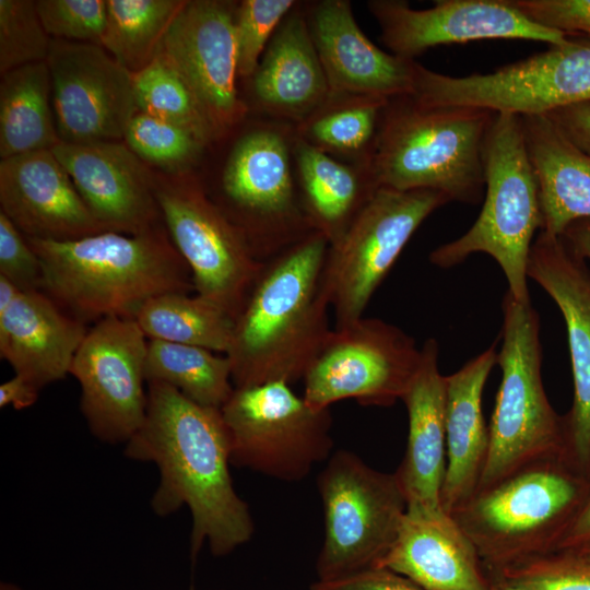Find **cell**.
Listing matches in <instances>:
<instances>
[{
	"instance_id": "6da1fadb",
	"label": "cell",
	"mask_w": 590,
	"mask_h": 590,
	"mask_svg": "<svg viewBox=\"0 0 590 590\" xmlns=\"http://www.w3.org/2000/svg\"><path fill=\"white\" fill-rule=\"evenodd\" d=\"M146 388L145 420L123 453L157 467L160 482L151 499L156 516L189 508L191 560L205 542L214 556L227 555L250 541L255 523L229 473L231 444L221 409L200 405L163 382H146Z\"/></svg>"
},
{
	"instance_id": "7a4b0ae2",
	"label": "cell",
	"mask_w": 590,
	"mask_h": 590,
	"mask_svg": "<svg viewBox=\"0 0 590 590\" xmlns=\"http://www.w3.org/2000/svg\"><path fill=\"white\" fill-rule=\"evenodd\" d=\"M328 248L310 232L263 263L225 354L234 388L304 378L332 330L321 288Z\"/></svg>"
},
{
	"instance_id": "3957f363",
	"label": "cell",
	"mask_w": 590,
	"mask_h": 590,
	"mask_svg": "<svg viewBox=\"0 0 590 590\" xmlns=\"http://www.w3.org/2000/svg\"><path fill=\"white\" fill-rule=\"evenodd\" d=\"M26 239L40 261V291L86 324L133 319L152 297L193 290L191 271L162 226L139 235L108 231L68 241Z\"/></svg>"
},
{
	"instance_id": "277c9868",
	"label": "cell",
	"mask_w": 590,
	"mask_h": 590,
	"mask_svg": "<svg viewBox=\"0 0 590 590\" xmlns=\"http://www.w3.org/2000/svg\"><path fill=\"white\" fill-rule=\"evenodd\" d=\"M497 113L469 106H429L411 95L385 106L366 163L379 187L428 189L449 201L476 204L485 192L484 149Z\"/></svg>"
},
{
	"instance_id": "5b68a950",
	"label": "cell",
	"mask_w": 590,
	"mask_h": 590,
	"mask_svg": "<svg viewBox=\"0 0 590 590\" xmlns=\"http://www.w3.org/2000/svg\"><path fill=\"white\" fill-rule=\"evenodd\" d=\"M589 493L590 479L566 459H551L476 491L451 517L493 575L556 552Z\"/></svg>"
},
{
	"instance_id": "8992f818",
	"label": "cell",
	"mask_w": 590,
	"mask_h": 590,
	"mask_svg": "<svg viewBox=\"0 0 590 590\" xmlns=\"http://www.w3.org/2000/svg\"><path fill=\"white\" fill-rule=\"evenodd\" d=\"M484 178L485 197L477 219L462 236L434 249L429 261L448 269L471 255H489L503 270L512 297L530 303L528 263L543 215L520 116H495L484 149Z\"/></svg>"
},
{
	"instance_id": "52a82bcc",
	"label": "cell",
	"mask_w": 590,
	"mask_h": 590,
	"mask_svg": "<svg viewBox=\"0 0 590 590\" xmlns=\"http://www.w3.org/2000/svg\"><path fill=\"white\" fill-rule=\"evenodd\" d=\"M502 308L503 343L496 357L502 380L476 491L541 461L565 459L564 418L552 408L542 380L539 314L531 302H517L508 291Z\"/></svg>"
},
{
	"instance_id": "ba28073f",
	"label": "cell",
	"mask_w": 590,
	"mask_h": 590,
	"mask_svg": "<svg viewBox=\"0 0 590 590\" xmlns=\"http://www.w3.org/2000/svg\"><path fill=\"white\" fill-rule=\"evenodd\" d=\"M411 96L429 106H469L520 117L590 101V35L570 34L542 52L488 73L451 76L416 62Z\"/></svg>"
},
{
	"instance_id": "9c48e42d",
	"label": "cell",
	"mask_w": 590,
	"mask_h": 590,
	"mask_svg": "<svg viewBox=\"0 0 590 590\" xmlns=\"http://www.w3.org/2000/svg\"><path fill=\"white\" fill-rule=\"evenodd\" d=\"M324 538L316 562L318 580L376 567L392 546L406 499L394 473L378 471L356 453L339 450L317 477Z\"/></svg>"
},
{
	"instance_id": "30bf717a",
	"label": "cell",
	"mask_w": 590,
	"mask_h": 590,
	"mask_svg": "<svg viewBox=\"0 0 590 590\" xmlns=\"http://www.w3.org/2000/svg\"><path fill=\"white\" fill-rule=\"evenodd\" d=\"M221 413L237 468L297 482L331 456L330 409L310 406L286 382L234 388Z\"/></svg>"
},
{
	"instance_id": "8fae6325",
	"label": "cell",
	"mask_w": 590,
	"mask_h": 590,
	"mask_svg": "<svg viewBox=\"0 0 590 590\" xmlns=\"http://www.w3.org/2000/svg\"><path fill=\"white\" fill-rule=\"evenodd\" d=\"M428 189L396 190L379 187L357 216L329 245L321 288L334 315V328L364 317L371 296L420 225L449 203Z\"/></svg>"
},
{
	"instance_id": "7c38bea8",
	"label": "cell",
	"mask_w": 590,
	"mask_h": 590,
	"mask_svg": "<svg viewBox=\"0 0 590 590\" xmlns=\"http://www.w3.org/2000/svg\"><path fill=\"white\" fill-rule=\"evenodd\" d=\"M291 143L275 127L256 128L233 146L221 179V209L266 262L314 232L294 185Z\"/></svg>"
},
{
	"instance_id": "4fadbf2b",
	"label": "cell",
	"mask_w": 590,
	"mask_h": 590,
	"mask_svg": "<svg viewBox=\"0 0 590 590\" xmlns=\"http://www.w3.org/2000/svg\"><path fill=\"white\" fill-rule=\"evenodd\" d=\"M154 193L165 229L191 271L196 294L236 319L264 262L197 182L155 176Z\"/></svg>"
},
{
	"instance_id": "5bb4252c",
	"label": "cell",
	"mask_w": 590,
	"mask_h": 590,
	"mask_svg": "<svg viewBox=\"0 0 590 590\" xmlns=\"http://www.w3.org/2000/svg\"><path fill=\"white\" fill-rule=\"evenodd\" d=\"M420 362L421 347L402 329L362 317L331 330L303 378V398L318 410L345 399L390 406L402 399Z\"/></svg>"
},
{
	"instance_id": "9a60e30c",
	"label": "cell",
	"mask_w": 590,
	"mask_h": 590,
	"mask_svg": "<svg viewBox=\"0 0 590 590\" xmlns=\"http://www.w3.org/2000/svg\"><path fill=\"white\" fill-rule=\"evenodd\" d=\"M148 341L134 319L107 317L88 328L75 353L69 374L81 388L80 409L104 442L126 444L145 420Z\"/></svg>"
},
{
	"instance_id": "2e32d148",
	"label": "cell",
	"mask_w": 590,
	"mask_h": 590,
	"mask_svg": "<svg viewBox=\"0 0 590 590\" xmlns=\"http://www.w3.org/2000/svg\"><path fill=\"white\" fill-rule=\"evenodd\" d=\"M46 63L60 142L123 140L139 111L133 73L99 45L56 38Z\"/></svg>"
},
{
	"instance_id": "e0dca14e",
	"label": "cell",
	"mask_w": 590,
	"mask_h": 590,
	"mask_svg": "<svg viewBox=\"0 0 590 590\" xmlns=\"http://www.w3.org/2000/svg\"><path fill=\"white\" fill-rule=\"evenodd\" d=\"M368 9L391 54L415 60L438 45L484 39H524L558 45L566 34L522 13L512 0H437L429 9H413L402 0H371Z\"/></svg>"
},
{
	"instance_id": "ac0fdd59",
	"label": "cell",
	"mask_w": 590,
	"mask_h": 590,
	"mask_svg": "<svg viewBox=\"0 0 590 590\" xmlns=\"http://www.w3.org/2000/svg\"><path fill=\"white\" fill-rule=\"evenodd\" d=\"M235 17L231 2L185 0L157 51L187 82L222 134L247 113L236 87Z\"/></svg>"
},
{
	"instance_id": "d6986e66",
	"label": "cell",
	"mask_w": 590,
	"mask_h": 590,
	"mask_svg": "<svg viewBox=\"0 0 590 590\" xmlns=\"http://www.w3.org/2000/svg\"><path fill=\"white\" fill-rule=\"evenodd\" d=\"M528 278L555 302L566 324L574 402L563 417L565 459L590 479V270L563 236L541 231L531 247Z\"/></svg>"
},
{
	"instance_id": "ffe728a7",
	"label": "cell",
	"mask_w": 590,
	"mask_h": 590,
	"mask_svg": "<svg viewBox=\"0 0 590 590\" xmlns=\"http://www.w3.org/2000/svg\"><path fill=\"white\" fill-rule=\"evenodd\" d=\"M51 151L88 210L108 231L139 235L161 227L155 175L125 143L59 142Z\"/></svg>"
},
{
	"instance_id": "44dd1931",
	"label": "cell",
	"mask_w": 590,
	"mask_h": 590,
	"mask_svg": "<svg viewBox=\"0 0 590 590\" xmlns=\"http://www.w3.org/2000/svg\"><path fill=\"white\" fill-rule=\"evenodd\" d=\"M0 205L28 238L68 241L108 232L51 150L1 160Z\"/></svg>"
},
{
	"instance_id": "7402d4cb",
	"label": "cell",
	"mask_w": 590,
	"mask_h": 590,
	"mask_svg": "<svg viewBox=\"0 0 590 590\" xmlns=\"http://www.w3.org/2000/svg\"><path fill=\"white\" fill-rule=\"evenodd\" d=\"M330 93L387 99L411 95L416 61L377 47L359 28L346 0H322L305 14Z\"/></svg>"
},
{
	"instance_id": "603a6c76",
	"label": "cell",
	"mask_w": 590,
	"mask_h": 590,
	"mask_svg": "<svg viewBox=\"0 0 590 590\" xmlns=\"http://www.w3.org/2000/svg\"><path fill=\"white\" fill-rule=\"evenodd\" d=\"M376 567L424 590H492L475 545L442 508L408 505L392 546Z\"/></svg>"
},
{
	"instance_id": "cb8c5ba5",
	"label": "cell",
	"mask_w": 590,
	"mask_h": 590,
	"mask_svg": "<svg viewBox=\"0 0 590 590\" xmlns=\"http://www.w3.org/2000/svg\"><path fill=\"white\" fill-rule=\"evenodd\" d=\"M87 330L43 291H21L0 309V357L42 390L70 373Z\"/></svg>"
},
{
	"instance_id": "d4e9b609",
	"label": "cell",
	"mask_w": 590,
	"mask_h": 590,
	"mask_svg": "<svg viewBox=\"0 0 590 590\" xmlns=\"http://www.w3.org/2000/svg\"><path fill=\"white\" fill-rule=\"evenodd\" d=\"M438 342L421 347L420 366L405 390L409 430L404 457L394 472L408 505L438 509L446 473V376L438 366Z\"/></svg>"
},
{
	"instance_id": "484cf974",
	"label": "cell",
	"mask_w": 590,
	"mask_h": 590,
	"mask_svg": "<svg viewBox=\"0 0 590 590\" xmlns=\"http://www.w3.org/2000/svg\"><path fill=\"white\" fill-rule=\"evenodd\" d=\"M496 357L494 343L446 376L447 464L440 506L449 515L476 492L485 468L489 435L482 396Z\"/></svg>"
},
{
	"instance_id": "4316f807",
	"label": "cell",
	"mask_w": 590,
	"mask_h": 590,
	"mask_svg": "<svg viewBox=\"0 0 590 590\" xmlns=\"http://www.w3.org/2000/svg\"><path fill=\"white\" fill-rule=\"evenodd\" d=\"M251 80L261 108L297 123L326 101L330 90L305 13L293 9L286 15Z\"/></svg>"
},
{
	"instance_id": "83f0119b",
	"label": "cell",
	"mask_w": 590,
	"mask_h": 590,
	"mask_svg": "<svg viewBox=\"0 0 590 590\" xmlns=\"http://www.w3.org/2000/svg\"><path fill=\"white\" fill-rule=\"evenodd\" d=\"M521 122L539 185L542 232L562 236L571 223L590 220V154L546 115L523 116Z\"/></svg>"
},
{
	"instance_id": "f1b7e54d",
	"label": "cell",
	"mask_w": 590,
	"mask_h": 590,
	"mask_svg": "<svg viewBox=\"0 0 590 590\" xmlns=\"http://www.w3.org/2000/svg\"><path fill=\"white\" fill-rule=\"evenodd\" d=\"M293 153L305 216L330 245L344 234L378 187L366 165L342 163L296 135Z\"/></svg>"
},
{
	"instance_id": "f546056e",
	"label": "cell",
	"mask_w": 590,
	"mask_h": 590,
	"mask_svg": "<svg viewBox=\"0 0 590 590\" xmlns=\"http://www.w3.org/2000/svg\"><path fill=\"white\" fill-rule=\"evenodd\" d=\"M2 75L0 84L1 160L51 150L60 140L46 61L25 64Z\"/></svg>"
},
{
	"instance_id": "4dcf8cb0",
	"label": "cell",
	"mask_w": 590,
	"mask_h": 590,
	"mask_svg": "<svg viewBox=\"0 0 590 590\" xmlns=\"http://www.w3.org/2000/svg\"><path fill=\"white\" fill-rule=\"evenodd\" d=\"M149 340L194 345L226 354L235 319L214 303L189 293L152 297L134 318Z\"/></svg>"
},
{
	"instance_id": "1f68e13d",
	"label": "cell",
	"mask_w": 590,
	"mask_h": 590,
	"mask_svg": "<svg viewBox=\"0 0 590 590\" xmlns=\"http://www.w3.org/2000/svg\"><path fill=\"white\" fill-rule=\"evenodd\" d=\"M388 101L329 93L317 109L297 123L295 135L332 156L357 157L359 165H366Z\"/></svg>"
},
{
	"instance_id": "d6a6232c",
	"label": "cell",
	"mask_w": 590,
	"mask_h": 590,
	"mask_svg": "<svg viewBox=\"0 0 590 590\" xmlns=\"http://www.w3.org/2000/svg\"><path fill=\"white\" fill-rule=\"evenodd\" d=\"M144 375L146 382L166 384L214 409H221L234 390L228 357L194 345L149 340Z\"/></svg>"
},
{
	"instance_id": "836d02e7",
	"label": "cell",
	"mask_w": 590,
	"mask_h": 590,
	"mask_svg": "<svg viewBox=\"0 0 590 590\" xmlns=\"http://www.w3.org/2000/svg\"><path fill=\"white\" fill-rule=\"evenodd\" d=\"M107 21L101 46L137 73L157 56L160 44L182 0H106Z\"/></svg>"
},
{
	"instance_id": "e575fe53",
	"label": "cell",
	"mask_w": 590,
	"mask_h": 590,
	"mask_svg": "<svg viewBox=\"0 0 590 590\" xmlns=\"http://www.w3.org/2000/svg\"><path fill=\"white\" fill-rule=\"evenodd\" d=\"M133 81L139 111L189 130L205 146L223 135L187 82L162 57L134 73Z\"/></svg>"
},
{
	"instance_id": "d590c367",
	"label": "cell",
	"mask_w": 590,
	"mask_h": 590,
	"mask_svg": "<svg viewBox=\"0 0 590 590\" xmlns=\"http://www.w3.org/2000/svg\"><path fill=\"white\" fill-rule=\"evenodd\" d=\"M125 144L144 163L181 174L205 145L189 130L138 111L123 135Z\"/></svg>"
},
{
	"instance_id": "8d00e7d4",
	"label": "cell",
	"mask_w": 590,
	"mask_h": 590,
	"mask_svg": "<svg viewBox=\"0 0 590 590\" xmlns=\"http://www.w3.org/2000/svg\"><path fill=\"white\" fill-rule=\"evenodd\" d=\"M52 38L39 19L36 1L0 0V72L46 61Z\"/></svg>"
},
{
	"instance_id": "74e56055",
	"label": "cell",
	"mask_w": 590,
	"mask_h": 590,
	"mask_svg": "<svg viewBox=\"0 0 590 590\" xmlns=\"http://www.w3.org/2000/svg\"><path fill=\"white\" fill-rule=\"evenodd\" d=\"M293 0H244L236 8L237 73L251 78L275 31L295 8Z\"/></svg>"
},
{
	"instance_id": "f35d334b",
	"label": "cell",
	"mask_w": 590,
	"mask_h": 590,
	"mask_svg": "<svg viewBox=\"0 0 590 590\" xmlns=\"http://www.w3.org/2000/svg\"><path fill=\"white\" fill-rule=\"evenodd\" d=\"M493 575L527 590H590V563L574 551L552 552Z\"/></svg>"
},
{
	"instance_id": "ab89813d",
	"label": "cell",
	"mask_w": 590,
	"mask_h": 590,
	"mask_svg": "<svg viewBox=\"0 0 590 590\" xmlns=\"http://www.w3.org/2000/svg\"><path fill=\"white\" fill-rule=\"evenodd\" d=\"M36 9L51 38L101 46L107 21L105 0H38Z\"/></svg>"
},
{
	"instance_id": "60d3db41",
	"label": "cell",
	"mask_w": 590,
	"mask_h": 590,
	"mask_svg": "<svg viewBox=\"0 0 590 590\" xmlns=\"http://www.w3.org/2000/svg\"><path fill=\"white\" fill-rule=\"evenodd\" d=\"M0 275L21 291L40 290L42 266L24 234L0 211Z\"/></svg>"
},
{
	"instance_id": "b9f144b4",
	"label": "cell",
	"mask_w": 590,
	"mask_h": 590,
	"mask_svg": "<svg viewBox=\"0 0 590 590\" xmlns=\"http://www.w3.org/2000/svg\"><path fill=\"white\" fill-rule=\"evenodd\" d=\"M527 16L566 35H590V0H512Z\"/></svg>"
},
{
	"instance_id": "7bdbcfd3",
	"label": "cell",
	"mask_w": 590,
	"mask_h": 590,
	"mask_svg": "<svg viewBox=\"0 0 590 590\" xmlns=\"http://www.w3.org/2000/svg\"><path fill=\"white\" fill-rule=\"evenodd\" d=\"M310 590H424L411 579L385 567H370L337 579L317 580Z\"/></svg>"
},
{
	"instance_id": "ee69618b",
	"label": "cell",
	"mask_w": 590,
	"mask_h": 590,
	"mask_svg": "<svg viewBox=\"0 0 590 590\" xmlns=\"http://www.w3.org/2000/svg\"><path fill=\"white\" fill-rule=\"evenodd\" d=\"M546 116L571 142L590 154V101L560 107Z\"/></svg>"
},
{
	"instance_id": "f6af8a7d",
	"label": "cell",
	"mask_w": 590,
	"mask_h": 590,
	"mask_svg": "<svg viewBox=\"0 0 590 590\" xmlns=\"http://www.w3.org/2000/svg\"><path fill=\"white\" fill-rule=\"evenodd\" d=\"M40 389L20 375L0 386V406H13L15 410H24L36 403Z\"/></svg>"
},
{
	"instance_id": "bcb514c9",
	"label": "cell",
	"mask_w": 590,
	"mask_h": 590,
	"mask_svg": "<svg viewBox=\"0 0 590 590\" xmlns=\"http://www.w3.org/2000/svg\"><path fill=\"white\" fill-rule=\"evenodd\" d=\"M590 543V493L563 533L556 551H574Z\"/></svg>"
},
{
	"instance_id": "7dc6e473",
	"label": "cell",
	"mask_w": 590,
	"mask_h": 590,
	"mask_svg": "<svg viewBox=\"0 0 590 590\" xmlns=\"http://www.w3.org/2000/svg\"><path fill=\"white\" fill-rule=\"evenodd\" d=\"M562 236L579 257L590 260V220L571 223Z\"/></svg>"
},
{
	"instance_id": "c3c4849f",
	"label": "cell",
	"mask_w": 590,
	"mask_h": 590,
	"mask_svg": "<svg viewBox=\"0 0 590 590\" xmlns=\"http://www.w3.org/2000/svg\"><path fill=\"white\" fill-rule=\"evenodd\" d=\"M489 576L492 579V590H527L523 587L500 576Z\"/></svg>"
},
{
	"instance_id": "681fc988",
	"label": "cell",
	"mask_w": 590,
	"mask_h": 590,
	"mask_svg": "<svg viewBox=\"0 0 590 590\" xmlns=\"http://www.w3.org/2000/svg\"><path fill=\"white\" fill-rule=\"evenodd\" d=\"M575 553H577L581 558L586 559L590 563V543L574 550Z\"/></svg>"
},
{
	"instance_id": "f907efd6",
	"label": "cell",
	"mask_w": 590,
	"mask_h": 590,
	"mask_svg": "<svg viewBox=\"0 0 590 590\" xmlns=\"http://www.w3.org/2000/svg\"><path fill=\"white\" fill-rule=\"evenodd\" d=\"M0 590H23V589L14 583L1 582Z\"/></svg>"
}]
</instances>
